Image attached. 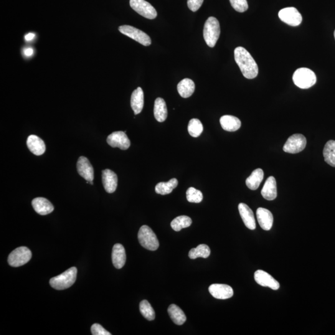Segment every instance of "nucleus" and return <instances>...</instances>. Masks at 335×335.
Listing matches in <instances>:
<instances>
[{
  "instance_id": "nucleus-1",
  "label": "nucleus",
  "mask_w": 335,
  "mask_h": 335,
  "mask_svg": "<svg viewBox=\"0 0 335 335\" xmlns=\"http://www.w3.org/2000/svg\"><path fill=\"white\" fill-rule=\"evenodd\" d=\"M236 63L239 67L241 72L246 78L253 79L258 74L257 63L252 56L242 47H238L234 50Z\"/></svg>"
},
{
  "instance_id": "nucleus-2",
  "label": "nucleus",
  "mask_w": 335,
  "mask_h": 335,
  "mask_svg": "<svg viewBox=\"0 0 335 335\" xmlns=\"http://www.w3.org/2000/svg\"><path fill=\"white\" fill-rule=\"evenodd\" d=\"M77 276V269L72 267L64 273L50 279V284L57 290H63L70 288L75 283Z\"/></svg>"
},
{
  "instance_id": "nucleus-3",
  "label": "nucleus",
  "mask_w": 335,
  "mask_h": 335,
  "mask_svg": "<svg viewBox=\"0 0 335 335\" xmlns=\"http://www.w3.org/2000/svg\"><path fill=\"white\" fill-rule=\"evenodd\" d=\"M220 27L219 21L214 17H209L205 21L203 35L208 46L214 47L219 39Z\"/></svg>"
},
{
  "instance_id": "nucleus-4",
  "label": "nucleus",
  "mask_w": 335,
  "mask_h": 335,
  "mask_svg": "<svg viewBox=\"0 0 335 335\" xmlns=\"http://www.w3.org/2000/svg\"><path fill=\"white\" fill-rule=\"evenodd\" d=\"M293 82L298 87L308 89L313 86L317 82V77L313 71L307 68H301L294 72Z\"/></svg>"
},
{
  "instance_id": "nucleus-5",
  "label": "nucleus",
  "mask_w": 335,
  "mask_h": 335,
  "mask_svg": "<svg viewBox=\"0 0 335 335\" xmlns=\"http://www.w3.org/2000/svg\"><path fill=\"white\" fill-rule=\"evenodd\" d=\"M138 239L140 244L147 250L156 251L159 247L158 238L149 226L143 225L140 228Z\"/></svg>"
},
{
  "instance_id": "nucleus-6",
  "label": "nucleus",
  "mask_w": 335,
  "mask_h": 335,
  "mask_svg": "<svg viewBox=\"0 0 335 335\" xmlns=\"http://www.w3.org/2000/svg\"><path fill=\"white\" fill-rule=\"evenodd\" d=\"M32 257L31 251L26 247L16 248L9 254L7 261L12 267H19L29 262Z\"/></svg>"
},
{
  "instance_id": "nucleus-7",
  "label": "nucleus",
  "mask_w": 335,
  "mask_h": 335,
  "mask_svg": "<svg viewBox=\"0 0 335 335\" xmlns=\"http://www.w3.org/2000/svg\"><path fill=\"white\" fill-rule=\"evenodd\" d=\"M119 30L122 34L135 40L144 46H149L152 44V40L149 35L136 27L129 25H124L119 27Z\"/></svg>"
},
{
  "instance_id": "nucleus-8",
  "label": "nucleus",
  "mask_w": 335,
  "mask_h": 335,
  "mask_svg": "<svg viewBox=\"0 0 335 335\" xmlns=\"http://www.w3.org/2000/svg\"><path fill=\"white\" fill-rule=\"evenodd\" d=\"M307 140L303 134H296L290 137L284 144L283 151L289 154H298L306 148Z\"/></svg>"
},
{
  "instance_id": "nucleus-9",
  "label": "nucleus",
  "mask_w": 335,
  "mask_h": 335,
  "mask_svg": "<svg viewBox=\"0 0 335 335\" xmlns=\"http://www.w3.org/2000/svg\"><path fill=\"white\" fill-rule=\"evenodd\" d=\"M130 6L134 11L146 18L154 19L157 16L156 9L146 0H130Z\"/></svg>"
},
{
  "instance_id": "nucleus-10",
  "label": "nucleus",
  "mask_w": 335,
  "mask_h": 335,
  "mask_svg": "<svg viewBox=\"0 0 335 335\" xmlns=\"http://www.w3.org/2000/svg\"><path fill=\"white\" fill-rule=\"evenodd\" d=\"M278 16L282 21L291 26H298L303 21V16L294 7H285L279 12Z\"/></svg>"
},
{
  "instance_id": "nucleus-11",
  "label": "nucleus",
  "mask_w": 335,
  "mask_h": 335,
  "mask_svg": "<svg viewBox=\"0 0 335 335\" xmlns=\"http://www.w3.org/2000/svg\"><path fill=\"white\" fill-rule=\"evenodd\" d=\"M107 142L113 148L118 147L121 150H127L131 146V141L125 132H114L108 137Z\"/></svg>"
},
{
  "instance_id": "nucleus-12",
  "label": "nucleus",
  "mask_w": 335,
  "mask_h": 335,
  "mask_svg": "<svg viewBox=\"0 0 335 335\" xmlns=\"http://www.w3.org/2000/svg\"><path fill=\"white\" fill-rule=\"evenodd\" d=\"M209 291L214 298L217 299H228L233 296L232 287L227 284H214L209 286Z\"/></svg>"
},
{
  "instance_id": "nucleus-13",
  "label": "nucleus",
  "mask_w": 335,
  "mask_h": 335,
  "mask_svg": "<svg viewBox=\"0 0 335 335\" xmlns=\"http://www.w3.org/2000/svg\"><path fill=\"white\" fill-rule=\"evenodd\" d=\"M254 278L259 285L268 287L273 290H278L280 287L278 282L273 276L263 270L256 271L254 275Z\"/></svg>"
},
{
  "instance_id": "nucleus-14",
  "label": "nucleus",
  "mask_w": 335,
  "mask_h": 335,
  "mask_svg": "<svg viewBox=\"0 0 335 335\" xmlns=\"http://www.w3.org/2000/svg\"><path fill=\"white\" fill-rule=\"evenodd\" d=\"M78 173L88 182L93 181L94 179V170L92 166L85 157H80L77 162Z\"/></svg>"
},
{
  "instance_id": "nucleus-15",
  "label": "nucleus",
  "mask_w": 335,
  "mask_h": 335,
  "mask_svg": "<svg viewBox=\"0 0 335 335\" xmlns=\"http://www.w3.org/2000/svg\"><path fill=\"white\" fill-rule=\"evenodd\" d=\"M102 181L104 187L108 193H113L118 187V176L111 169H106L102 171Z\"/></svg>"
},
{
  "instance_id": "nucleus-16",
  "label": "nucleus",
  "mask_w": 335,
  "mask_h": 335,
  "mask_svg": "<svg viewBox=\"0 0 335 335\" xmlns=\"http://www.w3.org/2000/svg\"><path fill=\"white\" fill-rule=\"evenodd\" d=\"M258 222L263 230H270L273 225V215L270 210L260 207L256 210Z\"/></svg>"
},
{
  "instance_id": "nucleus-17",
  "label": "nucleus",
  "mask_w": 335,
  "mask_h": 335,
  "mask_svg": "<svg viewBox=\"0 0 335 335\" xmlns=\"http://www.w3.org/2000/svg\"><path fill=\"white\" fill-rule=\"evenodd\" d=\"M32 205L35 211L40 215L50 214L54 209L52 203L44 197H36L32 200Z\"/></svg>"
},
{
  "instance_id": "nucleus-18",
  "label": "nucleus",
  "mask_w": 335,
  "mask_h": 335,
  "mask_svg": "<svg viewBox=\"0 0 335 335\" xmlns=\"http://www.w3.org/2000/svg\"><path fill=\"white\" fill-rule=\"evenodd\" d=\"M238 210H239L240 216L246 227L250 230H255L256 221L252 210L244 203H240L238 205Z\"/></svg>"
},
{
  "instance_id": "nucleus-19",
  "label": "nucleus",
  "mask_w": 335,
  "mask_h": 335,
  "mask_svg": "<svg viewBox=\"0 0 335 335\" xmlns=\"http://www.w3.org/2000/svg\"><path fill=\"white\" fill-rule=\"evenodd\" d=\"M112 261L117 269H121L125 265L126 261V254L124 247L121 244L117 243L114 245L112 252Z\"/></svg>"
},
{
  "instance_id": "nucleus-20",
  "label": "nucleus",
  "mask_w": 335,
  "mask_h": 335,
  "mask_svg": "<svg viewBox=\"0 0 335 335\" xmlns=\"http://www.w3.org/2000/svg\"><path fill=\"white\" fill-rule=\"evenodd\" d=\"M277 185L273 176L269 177L261 190V195L268 200H273L277 197Z\"/></svg>"
},
{
  "instance_id": "nucleus-21",
  "label": "nucleus",
  "mask_w": 335,
  "mask_h": 335,
  "mask_svg": "<svg viewBox=\"0 0 335 335\" xmlns=\"http://www.w3.org/2000/svg\"><path fill=\"white\" fill-rule=\"evenodd\" d=\"M27 146L29 151L35 156H39L44 154L45 151V145L42 140L35 135L28 137Z\"/></svg>"
},
{
  "instance_id": "nucleus-22",
  "label": "nucleus",
  "mask_w": 335,
  "mask_h": 335,
  "mask_svg": "<svg viewBox=\"0 0 335 335\" xmlns=\"http://www.w3.org/2000/svg\"><path fill=\"white\" fill-rule=\"evenodd\" d=\"M131 105L135 115L141 113L144 105V91L139 87L133 91L131 96Z\"/></svg>"
},
{
  "instance_id": "nucleus-23",
  "label": "nucleus",
  "mask_w": 335,
  "mask_h": 335,
  "mask_svg": "<svg viewBox=\"0 0 335 335\" xmlns=\"http://www.w3.org/2000/svg\"><path fill=\"white\" fill-rule=\"evenodd\" d=\"M220 123L223 130L228 132L237 131L241 127L240 119L233 116H223L220 119Z\"/></svg>"
},
{
  "instance_id": "nucleus-24",
  "label": "nucleus",
  "mask_w": 335,
  "mask_h": 335,
  "mask_svg": "<svg viewBox=\"0 0 335 335\" xmlns=\"http://www.w3.org/2000/svg\"><path fill=\"white\" fill-rule=\"evenodd\" d=\"M154 116L159 123H163L168 116V110L166 101L163 98H158L155 101Z\"/></svg>"
},
{
  "instance_id": "nucleus-25",
  "label": "nucleus",
  "mask_w": 335,
  "mask_h": 335,
  "mask_svg": "<svg viewBox=\"0 0 335 335\" xmlns=\"http://www.w3.org/2000/svg\"><path fill=\"white\" fill-rule=\"evenodd\" d=\"M177 89L182 98H189L194 92L195 84L189 78H184L178 83Z\"/></svg>"
},
{
  "instance_id": "nucleus-26",
  "label": "nucleus",
  "mask_w": 335,
  "mask_h": 335,
  "mask_svg": "<svg viewBox=\"0 0 335 335\" xmlns=\"http://www.w3.org/2000/svg\"><path fill=\"white\" fill-rule=\"evenodd\" d=\"M170 318L177 326H182L186 321V316L184 312L175 304H171L168 309Z\"/></svg>"
},
{
  "instance_id": "nucleus-27",
  "label": "nucleus",
  "mask_w": 335,
  "mask_h": 335,
  "mask_svg": "<svg viewBox=\"0 0 335 335\" xmlns=\"http://www.w3.org/2000/svg\"><path fill=\"white\" fill-rule=\"evenodd\" d=\"M264 177L263 169L258 168L252 172V173L246 180V184L248 188L251 190L257 189L262 182Z\"/></svg>"
},
{
  "instance_id": "nucleus-28",
  "label": "nucleus",
  "mask_w": 335,
  "mask_h": 335,
  "mask_svg": "<svg viewBox=\"0 0 335 335\" xmlns=\"http://www.w3.org/2000/svg\"><path fill=\"white\" fill-rule=\"evenodd\" d=\"M178 184V181L176 178L170 179L168 182H161L157 184L156 187V192L157 194L161 195H167L171 193L174 188Z\"/></svg>"
},
{
  "instance_id": "nucleus-29",
  "label": "nucleus",
  "mask_w": 335,
  "mask_h": 335,
  "mask_svg": "<svg viewBox=\"0 0 335 335\" xmlns=\"http://www.w3.org/2000/svg\"><path fill=\"white\" fill-rule=\"evenodd\" d=\"M325 161L330 166L335 167V141L327 142L324 149Z\"/></svg>"
},
{
  "instance_id": "nucleus-30",
  "label": "nucleus",
  "mask_w": 335,
  "mask_h": 335,
  "mask_svg": "<svg viewBox=\"0 0 335 335\" xmlns=\"http://www.w3.org/2000/svg\"><path fill=\"white\" fill-rule=\"evenodd\" d=\"M210 254V248L207 245L201 244L189 251V257L192 260L197 258H207L209 257Z\"/></svg>"
},
{
  "instance_id": "nucleus-31",
  "label": "nucleus",
  "mask_w": 335,
  "mask_h": 335,
  "mask_svg": "<svg viewBox=\"0 0 335 335\" xmlns=\"http://www.w3.org/2000/svg\"><path fill=\"white\" fill-rule=\"evenodd\" d=\"M192 219L186 215H181L175 218L171 222V227L176 232L182 229V228L189 227L192 224Z\"/></svg>"
},
{
  "instance_id": "nucleus-32",
  "label": "nucleus",
  "mask_w": 335,
  "mask_h": 335,
  "mask_svg": "<svg viewBox=\"0 0 335 335\" xmlns=\"http://www.w3.org/2000/svg\"><path fill=\"white\" fill-rule=\"evenodd\" d=\"M139 307L140 311H141V313L144 317V318L149 321H154L156 318V312H155L154 309L152 308L151 304L148 301L146 300L142 301L140 303Z\"/></svg>"
},
{
  "instance_id": "nucleus-33",
  "label": "nucleus",
  "mask_w": 335,
  "mask_h": 335,
  "mask_svg": "<svg viewBox=\"0 0 335 335\" xmlns=\"http://www.w3.org/2000/svg\"><path fill=\"white\" fill-rule=\"evenodd\" d=\"M187 130L190 136L193 138H198L203 131V126L201 122L197 119H192L189 121Z\"/></svg>"
},
{
  "instance_id": "nucleus-34",
  "label": "nucleus",
  "mask_w": 335,
  "mask_h": 335,
  "mask_svg": "<svg viewBox=\"0 0 335 335\" xmlns=\"http://www.w3.org/2000/svg\"><path fill=\"white\" fill-rule=\"evenodd\" d=\"M186 197L189 202L199 203L203 199V195L199 190L191 187L187 190Z\"/></svg>"
},
{
  "instance_id": "nucleus-35",
  "label": "nucleus",
  "mask_w": 335,
  "mask_h": 335,
  "mask_svg": "<svg viewBox=\"0 0 335 335\" xmlns=\"http://www.w3.org/2000/svg\"><path fill=\"white\" fill-rule=\"evenodd\" d=\"M230 4L233 9L239 12H243L248 9L247 0H230Z\"/></svg>"
},
{
  "instance_id": "nucleus-36",
  "label": "nucleus",
  "mask_w": 335,
  "mask_h": 335,
  "mask_svg": "<svg viewBox=\"0 0 335 335\" xmlns=\"http://www.w3.org/2000/svg\"><path fill=\"white\" fill-rule=\"evenodd\" d=\"M91 334L93 335H111L110 332L106 331L100 324H95L91 326Z\"/></svg>"
},
{
  "instance_id": "nucleus-37",
  "label": "nucleus",
  "mask_w": 335,
  "mask_h": 335,
  "mask_svg": "<svg viewBox=\"0 0 335 335\" xmlns=\"http://www.w3.org/2000/svg\"><path fill=\"white\" fill-rule=\"evenodd\" d=\"M204 2V0H187V6L192 12L197 11Z\"/></svg>"
},
{
  "instance_id": "nucleus-38",
  "label": "nucleus",
  "mask_w": 335,
  "mask_h": 335,
  "mask_svg": "<svg viewBox=\"0 0 335 335\" xmlns=\"http://www.w3.org/2000/svg\"><path fill=\"white\" fill-rule=\"evenodd\" d=\"M23 52L24 55L27 56V57H30V56L33 55V53H34V50L32 48H26V49H24Z\"/></svg>"
},
{
  "instance_id": "nucleus-39",
  "label": "nucleus",
  "mask_w": 335,
  "mask_h": 335,
  "mask_svg": "<svg viewBox=\"0 0 335 335\" xmlns=\"http://www.w3.org/2000/svg\"><path fill=\"white\" fill-rule=\"evenodd\" d=\"M34 37L35 34L34 33H29V34L25 35V39H26L27 41H30V40H32Z\"/></svg>"
},
{
  "instance_id": "nucleus-40",
  "label": "nucleus",
  "mask_w": 335,
  "mask_h": 335,
  "mask_svg": "<svg viewBox=\"0 0 335 335\" xmlns=\"http://www.w3.org/2000/svg\"><path fill=\"white\" fill-rule=\"evenodd\" d=\"M334 37H335V32H334Z\"/></svg>"
}]
</instances>
